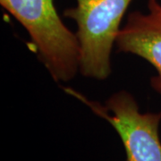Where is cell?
Returning a JSON list of instances; mask_svg holds the SVG:
<instances>
[{
  "label": "cell",
  "instance_id": "277c9868",
  "mask_svg": "<svg viewBox=\"0 0 161 161\" xmlns=\"http://www.w3.org/2000/svg\"><path fill=\"white\" fill-rule=\"evenodd\" d=\"M147 7V13L133 11L127 15L115 46L119 53L142 58L155 68L150 85L161 95V4L148 0Z\"/></svg>",
  "mask_w": 161,
  "mask_h": 161
},
{
  "label": "cell",
  "instance_id": "6da1fadb",
  "mask_svg": "<svg viewBox=\"0 0 161 161\" xmlns=\"http://www.w3.org/2000/svg\"><path fill=\"white\" fill-rule=\"evenodd\" d=\"M0 5L27 31L37 58L55 81L68 82L80 73L79 40L54 0H0Z\"/></svg>",
  "mask_w": 161,
  "mask_h": 161
},
{
  "label": "cell",
  "instance_id": "3957f363",
  "mask_svg": "<svg viewBox=\"0 0 161 161\" xmlns=\"http://www.w3.org/2000/svg\"><path fill=\"white\" fill-rule=\"evenodd\" d=\"M64 91L115 129L124 146L125 161H161V112H141L134 96L125 90L113 93L104 105L70 87Z\"/></svg>",
  "mask_w": 161,
  "mask_h": 161
},
{
  "label": "cell",
  "instance_id": "7a4b0ae2",
  "mask_svg": "<svg viewBox=\"0 0 161 161\" xmlns=\"http://www.w3.org/2000/svg\"><path fill=\"white\" fill-rule=\"evenodd\" d=\"M64 16L77 25L80 43V74L105 80L112 74L111 55L122 20L132 0H75Z\"/></svg>",
  "mask_w": 161,
  "mask_h": 161
}]
</instances>
